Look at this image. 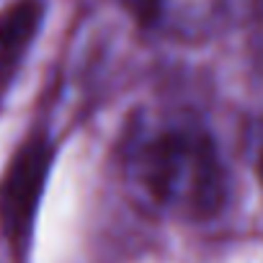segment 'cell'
I'll use <instances>...</instances> for the list:
<instances>
[{"mask_svg": "<svg viewBox=\"0 0 263 263\" xmlns=\"http://www.w3.org/2000/svg\"><path fill=\"white\" fill-rule=\"evenodd\" d=\"M253 165H255V173L263 183V121L258 124L255 137H253Z\"/></svg>", "mask_w": 263, "mask_h": 263, "instance_id": "5", "label": "cell"}, {"mask_svg": "<svg viewBox=\"0 0 263 263\" xmlns=\"http://www.w3.org/2000/svg\"><path fill=\"white\" fill-rule=\"evenodd\" d=\"M124 173L158 212L204 222L227 204V171L212 135L194 121H142L124 140Z\"/></svg>", "mask_w": 263, "mask_h": 263, "instance_id": "1", "label": "cell"}, {"mask_svg": "<svg viewBox=\"0 0 263 263\" xmlns=\"http://www.w3.org/2000/svg\"><path fill=\"white\" fill-rule=\"evenodd\" d=\"M44 21V0H16L0 11V96L11 85L21 60Z\"/></svg>", "mask_w": 263, "mask_h": 263, "instance_id": "3", "label": "cell"}, {"mask_svg": "<svg viewBox=\"0 0 263 263\" xmlns=\"http://www.w3.org/2000/svg\"><path fill=\"white\" fill-rule=\"evenodd\" d=\"M163 3L165 0H124V8L140 26H153L163 13Z\"/></svg>", "mask_w": 263, "mask_h": 263, "instance_id": "4", "label": "cell"}, {"mask_svg": "<svg viewBox=\"0 0 263 263\" xmlns=\"http://www.w3.org/2000/svg\"><path fill=\"white\" fill-rule=\"evenodd\" d=\"M54 163V140L47 129H34L11 155L0 176V237L11 258L26 263L34 242L36 212Z\"/></svg>", "mask_w": 263, "mask_h": 263, "instance_id": "2", "label": "cell"}]
</instances>
